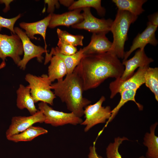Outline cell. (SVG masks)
<instances>
[{
    "mask_svg": "<svg viewBox=\"0 0 158 158\" xmlns=\"http://www.w3.org/2000/svg\"><path fill=\"white\" fill-rule=\"evenodd\" d=\"M82 78L84 91L96 88L109 78L122 75L124 67L114 53L84 55L76 67Z\"/></svg>",
    "mask_w": 158,
    "mask_h": 158,
    "instance_id": "6da1fadb",
    "label": "cell"
},
{
    "mask_svg": "<svg viewBox=\"0 0 158 158\" xmlns=\"http://www.w3.org/2000/svg\"><path fill=\"white\" fill-rule=\"evenodd\" d=\"M57 80L51 85L55 95L65 103L69 111L81 118L84 115V108L91 102L83 97V83L78 69L76 67L65 79Z\"/></svg>",
    "mask_w": 158,
    "mask_h": 158,
    "instance_id": "7a4b0ae2",
    "label": "cell"
},
{
    "mask_svg": "<svg viewBox=\"0 0 158 158\" xmlns=\"http://www.w3.org/2000/svg\"><path fill=\"white\" fill-rule=\"evenodd\" d=\"M138 17L126 11L118 10L117 11L110 29L113 41L110 52L114 54L119 59L124 58V44L128 39V32L130 25L136 20Z\"/></svg>",
    "mask_w": 158,
    "mask_h": 158,
    "instance_id": "3957f363",
    "label": "cell"
},
{
    "mask_svg": "<svg viewBox=\"0 0 158 158\" xmlns=\"http://www.w3.org/2000/svg\"><path fill=\"white\" fill-rule=\"evenodd\" d=\"M25 79L29 83L28 86L30 89L31 95L35 102L41 101L53 105L56 98L54 93L51 91V82L48 75L44 74L37 76L28 73L26 75Z\"/></svg>",
    "mask_w": 158,
    "mask_h": 158,
    "instance_id": "277c9868",
    "label": "cell"
},
{
    "mask_svg": "<svg viewBox=\"0 0 158 158\" xmlns=\"http://www.w3.org/2000/svg\"><path fill=\"white\" fill-rule=\"evenodd\" d=\"M105 99V97L102 96L95 104H89L85 107L84 114L85 119L81 124L85 126V132H87L97 124L105 123L107 120L110 118L111 111L110 107L102 106Z\"/></svg>",
    "mask_w": 158,
    "mask_h": 158,
    "instance_id": "5b68a950",
    "label": "cell"
},
{
    "mask_svg": "<svg viewBox=\"0 0 158 158\" xmlns=\"http://www.w3.org/2000/svg\"><path fill=\"white\" fill-rule=\"evenodd\" d=\"M38 109L45 116L44 122L54 126H62L70 124L73 125L80 124L83 119L72 112L67 113L53 109L46 103L41 102L38 104Z\"/></svg>",
    "mask_w": 158,
    "mask_h": 158,
    "instance_id": "8992f818",
    "label": "cell"
},
{
    "mask_svg": "<svg viewBox=\"0 0 158 158\" xmlns=\"http://www.w3.org/2000/svg\"><path fill=\"white\" fill-rule=\"evenodd\" d=\"M11 33V35L0 33V58L5 61L7 57H10L18 65L23 53V44L18 36Z\"/></svg>",
    "mask_w": 158,
    "mask_h": 158,
    "instance_id": "52a82bcc",
    "label": "cell"
},
{
    "mask_svg": "<svg viewBox=\"0 0 158 158\" xmlns=\"http://www.w3.org/2000/svg\"><path fill=\"white\" fill-rule=\"evenodd\" d=\"M82 10L83 20L72 25V28L85 30L93 33L107 34L110 31L113 20L110 18L99 19L95 17L92 14L89 8H83Z\"/></svg>",
    "mask_w": 158,
    "mask_h": 158,
    "instance_id": "ba28073f",
    "label": "cell"
},
{
    "mask_svg": "<svg viewBox=\"0 0 158 158\" xmlns=\"http://www.w3.org/2000/svg\"><path fill=\"white\" fill-rule=\"evenodd\" d=\"M15 33L20 39L23 44L24 56L17 65L23 70H25L26 66L31 59L37 58L39 62H42L44 59L42 56L44 53H48L47 51L40 46L33 43L25 32L18 27L14 28Z\"/></svg>",
    "mask_w": 158,
    "mask_h": 158,
    "instance_id": "9c48e42d",
    "label": "cell"
},
{
    "mask_svg": "<svg viewBox=\"0 0 158 158\" xmlns=\"http://www.w3.org/2000/svg\"><path fill=\"white\" fill-rule=\"evenodd\" d=\"M149 66L140 67L133 75L126 80L121 82L116 80L109 84L111 92L110 98H113L118 93L120 94L127 90H137L145 82V75L146 71Z\"/></svg>",
    "mask_w": 158,
    "mask_h": 158,
    "instance_id": "30bf717a",
    "label": "cell"
},
{
    "mask_svg": "<svg viewBox=\"0 0 158 158\" xmlns=\"http://www.w3.org/2000/svg\"><path fill=\"white\" fill-rule=\"evenodd\" d=\"M45 120L44 115L40 110L30 116L13 117L11 119V124L6 132V137L21 133L36 123H42Z\"/></svg>",
    "mask_w": 158,
    "mask_h": 158,
    "instance_id": "8fae6325",
    "label": "cell"
},
{
    "mask_svg": "<svg viewBox=\"0 0 158 158\" xmlns=\"http://www.w3.org/2000/svg\"><path fill=\"white\" fill-rule=\"evenodd\" d=\"M153 61L152 58L147 56L144 49H139L132 58L123 61L122 63L125 66L123 72L120 78L115 80L119 82L124 81L132 76L138 68L149 66Z\"/></svg>",
    "mask_w": 158,
    "mask_h": 158,
    "instance_id": "7c38bea8",
    "label": "cell"
},
{
    "mask_svg": "<svg viewBox=\"0 0 158 158\" xmlns=\"http://www.w3.org/2000/svg\"><path fill=\"white\" fill-rule=\"evenodd\" d=\"M157 26L152 25L148 22L147 27L141 33H139L134 39L132 45L130 49L125 52L123 60H127L131 54L136 49H144L145 47L148 44L156 46L158 44V41L155 36V32Z\"/></svg>",
    "mask_w": 158,
    "mask_h": 158,
    "instance_id": "4fadbf2b",
    "label": "cell"
},
{
    "mask_svg": "<svg viewBox=\"0 0 158 158\" xmlns=\"http://www.w3.org/2000/svg\"><path fill=\"white\" fill-rule=\"evenodd\" d=\"M104 33H93L90 43L83 49L84 55L100 54L111 51L112 42L106 37Z\"/></svg>",
    "mask_w": 158,
    "mask_h": 158,
    "instance_id": "5bb4252c",
    "label": "cell"
},
{
    "mask_svg": "<svg viewBox=\"0 0 158 158\" xmlns=\"http://www.w3.org/2000/svg\"><path fill=\"white\" fill-rule=\"evenodd\" d=\"M82 8L76 9L61 14H51L48 27L54 28L59 26L69 27L78 23L83 20Z\"/></svg>",
    "mask_w": 158,
    "mask_h": 158,
    "instance_id": "9a60e30c",
    "label": "cell"
},
{
    "mask_svg": "<svg viewBox=\"0 0 158 158\" xmlns=\"http://www.w3.org/2000/svg\"><path fill=\"white\" fill-rule=\"evenodd\" d=\"M51 16V14L49 13L47 17L38 21L30 23L22 22L19 23L20 27L25 30V33L30 39L37 40V38L34 36L36 35H40L42 37L45 43L44 49L46 51V30L48 27Z\"/></svg>",
    "mask_w": 158,
    "mask_h": 158,
    "instance_id": "2e32d148",
    "label": "cell"
},
{
    "mask_svg": "<svg viewBox=\"0 0 158 158\" xmlns=\"http://www.w3.org/2000/svg\"><path fill=\"white\" fill-rule=\"evenodd\" d=\"M83 52V49L80 48L79 51L72 55H65L60 53L56 47L52 48L50 53L46 54L44 62L47 63L49 58L52 55L57 56L61 59L64 63L67 68V74L71 73L84 56Z\"/></svg>",
    "mask_w": 158,
    "mask_h": 158,
    "instance_id": "e0dca14e",
    "label": "cell"
},
{
    "mask_svg": "<svg viewBox=\"0 0 158 158\" xmlns=\"http://www.w3.org/2000/svg\"><path fill=\"white\" fill-rule=\"evenodd\" d=\"M16 93V105L18 108L21 110L27 109L31 115L37 112L38 110L35 105L34 100L30 94V89L28 86L20 84Z\"/></svg>",
    "mask_w": 158,
    "mask_h": 158,
    "instance_id": "ac0fdd59",
    "label": "cell"
},
{
    "mask_svg": "<svg viewBox=\"0 0 158 158\" xmlns=\"http://www.w3.org/2000/svg\"><path fill=\"white\" fill-rule=\"evenodd\" d=\"M50 63L48 67V78L52 83L55 80L63 79L67 74L66 66L59 56L52 55L49 59Z\"/></svg>",
    "mask_w": 158,
    "mask_h": 158,
    "instance_id": "d6986e66",
    "label": "cell"
},
{
    "mask_svg": "<svg viewBox=\"0 0 158 158\" xmlns=\"http://www.w3.org/2000/svg\"><path fill=\"white\" fill-rule=\"evenodd\" d=\"M157 122L150 127V133H146L144 138L143 144L147 147L146 154L147 158H158V137L155 134V131Z\"/></svg>",
    "mask_w": 158,
    "mask_h": 158,
    "instance_id": "ffe728a7",
    "label": "cell"
},
{
    "mask_svg": "<svg viewBox=\"0 0 158 158\" xmlns=\"http://www.w3.org/2000/svg\"><path fill=\"white\" fill-rule=\"evenodd\" d=\"M147 1L146 0H112L118 8V10L126 11L138 16L144 11L142 6Z\"/></svg>",
    "mask_w": 158,
    "mask_h": 158,
    "instance_id": "44dd1931",
    "label": "cell"
},
{
    "mask_svg": "<svg viewBox=\"0 0 158 158\" xmlns=\"http://www.w3.org/2000/svg\"><path fill=\"white\" fill-rule=\"evenodd\" d=\"M48 131L42 127L32 126L20 133L10 136L7 139L15 142L29 141L42 134H46Z\"/></svg>",
    "mask_w": 158,
    "mask_h": 158,
    "instance_id": "7402d4cb",
    "label": "cell"
},
{
    "mask_svg": "<svg viewBox=\"0 0 158 158\" xmlns=\"http://www.w3.org/2000/svg\"><path fill=\"white\" fill-rule=\"evenodd\" d=\"M136 91L137 90H127L123 91L120 94L121 98L120 101L116 107L111 110V116L107 122L105 126H106L114 118L120 108L129 101H133L137 105L139 110H143V106L137 102L135 99Z\"/></svg>",
    "mask_w": 158,
    "mask_h": 158,
    "instance_id": "603a6c76",
    "label": "cell"
},
{
    "mask_svg": "<svg viewBox=\"0 0 158 158\" xmlns=\"http://www.w3.org/2000/svg\"><path fill=\"white\" fill-rule=\"evenodd\" d=\"M145 84L154 94L156 100L158 101V68L149 67L145 75Z\"/></svg>",
    "mask_w": 158,
    "mask_h": 158,
    "instance_id": "cb8c5ba5",
    "label": "cell"
},
{
    "mask_svg": "<svg viewBox=\"0 0 158 158\" xmlns=\"http://www.w3.org/2000/svg\"><path fill=\"white\" fill-rule=\"evenodd\" d=\"M100 0H79L74 1L68 8L70 10L85 8L92 7L97 11L98 14L100 16H104L105 13V9L102 7Z\"/></svg>",
    "mask_w": 158,
    "mask_h": 158,
    "instance_id": "d4e9b609",
    "label": "cell"
},
{
    "mask_svg": "<svg viewBox=\"0 0 158 158\" xmlns=\"http://www.w3.org/2000/svg\"><path fill=\"white\" fill-rule=\"evenodd\" d=\"M56 32L59 40L63 43L75 47L83 46V36L73 35L59 28H57Z\"/></svg>",
    "mask_w": 158,
    "mask_h": 158,
    "instance_id": "484cf974",
    "label": "cell"
},
{
    "mask_svg": "<svg viewBox=\"0 0 158 158\" xmlns=\"http://www.w3.org/2000/svg\"><path fill=\"white\" fill-rule=\"evenodd\" d=\"M128 140V139L125 137L122 138L118 137L115 138L114 142L111 143L106 149V154L107 158H122L121 155L118 152V148L121 144L125 140ZM93 158H102L96 154ZM139 158H146L144 156L140 157Z\"/></svg>",
    "mask_w": 158,
    "mask_h": 158,
    "instance_id": "4316f807",
    "label": "cell"
},
{
    "mask_svg": "<svg viewBox=\"0 0 158 158\" xmlns=\"http://www.w3.org/2000/svg\"><path fill=\"white\" fill-rule=\"evenodd\" d=\"M21 16V14H19L15 17L7 18L0 15V32L2 28H4L9 29L12 33L15 34L14 30V25L17 20Z\"/></svg>",
    "mask_w": 158,
    "mask_h": 158,
    "instance_id": "83f0119b",
    "label": "cell"
},
{
    "mask_svg": "<svg viewBox=\"0 0 158 158\" xmlns=\"http://www.w3.org/2000/svg\"><path fill=\"white\" fill-rule=\"evenodd\" d=\"M57 47L59 51L63 55L70 56L72 55L77 51L75 47L66 44L59 40Z\"/></svg>",
    "mask_w": 158,
    "mask_h": 158,
    "instance_id": "f1b7e54d",
    "label": "cell"
},
{
    "mask_svg": "<svg viewBox=\"0 0 158 158\" xmlns=\"http://www.w3.org/2000/svg\"><path fill=\"white\" fill-rule=\"evenodd\" d=\"M44 1L48 4L47 12L49 13H53L55 6L57 8H59L60 6L58 0H44Z\"/></svg>",
    "mask_w": 158,
    "mask_h": 158,
    "instance_id": "f546056e",
    "label": "cell"
},
{
    "mask_svg": "<svg viewBox=\"0 0 158 158\" xmlns=\"http://www.w3.org/2000/svg\"><path fill=\"white\" fill-rule=\"evenodd\" d=\"M149 22L152 25L156 26H158V13L156 12L148 16Z\"/></svg>",
    "mask_w": 158,
    "mask_h": 158,
    "instance_id": "4dcf8cb0",
    "label": "cell"
},
{
    "mask_svg": "<svg viewBox=\"0 0 158 158\" xmlns=\"http://www.w3.org/2000/svg\"><path fill=\"white\" fill-rule=\"evenodd\" d=\"M60 3L66 7H69L74 2V0H61L59 1Z\"/></svg>",
    "mask_w": 158,
    "mask_h": 158,
    "instance_id": "1f68e13d",
    "label": "cell"
},
{
    "mask_svg": "<svg viewBox=\"0 0 158 158\" xmlns=\"http://www.w3.org/2000/svg\"><path fill=\"white\" fill-rule=\"evenodd\" d=\"M13 0H0V3H4L6 5V7L3 11L5 12H6L9 9V4Z\"/></svg>",
    "mask_w": 158,
    "mask_h": 158,
    "instance_id": "d6a6232c",
    "label": "cell"
},
{
    "mask_svg": "<svg viewBox=\"0 0 158 158\" xmlns=\"http://www.w3.org/2000/svg\"><path fill=\"white\" fill-rule=\"evenodd\" d=\"M6 66V63L5 61H3L0 65V69Z\"/></svg>",
    "mask_w": 158,
    "mask_h": 158,
    "instance_id": "836d02e7",
    "label": "cell"
}]
</instances>
